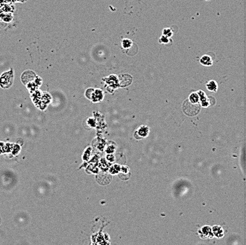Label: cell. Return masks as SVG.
Wrapping results in <instances>:
<instances>
[{
    "label": "cell",
    "instance_id": "3957f363",
    "mask_svg": "<svg viewBox=\"0 0 246 245\" xmlns=\"http://www.w3.org/2000/svg\"><path fill=\"white\" fill-rule=\"evenodd\" d=\"M132 45H133V42H132V40H131L130 39L124 38L121 41L122 48L125 50H128L129 49H130Z\"/></svg>",
    "mask_w": 246,
    "mask_h": 245
},
{
    "label": "cell",
    "instance_id": "6da1fadb",
    "mask_svg": "<svg viewBox=\"0 0 246 245\" xmlns=\"http://www.w3.org/2000/svg\"><path fill=\"white\" fill-rule=\"evenodd\" d=\"M13 78L12 71L3 73L0 78V86L4 88H9L13 83Z\"/></svg>",
    "mask_w": 246,
    "mask_h": 245
},
{
    "label": "cell",
    "instance_id": "8992f818",
    "mask_svg": "<svg viewBox=\"0 0 246 245\" xmlns=\"http://www.w3.org/2000/svg\"><path fill=\"white\" fill-rule=\"evenodd\" d=\"M158 42L160 44H163V45H168L170 42H172V40L171 38H167L166 36H164V35H162L160 37V38L158 40Z\"/></svg>",
    "mask_w": 246,
    "mask_h": 245
},
{
    "label": "cell",
    "instance_id": "277c9868",
    "mask_svg": "<svg viewBox=\"0 0 246 245\" xmlns=\"http://www.w3.org/2000/svg\"><path fill=\"white\" fill-rule=\"evenodd\" d=\"M206 86H207V88L209 90V91H212V92H216L218 88V85L217 82H216L215 81H212V80L209 81V82L207 83Z\"/></svg>",
    "mask_w": 246,
    "mask_h": 245
},
{
    "label": "cell",
    "instance_id": "7a4b0ae2",
    "mask_svg": "<svg viewBox=\"0 0 246 245\" xmlns=\"http://www.w3.org/2000/svg\"><path fill=\"white\" fill-rule=\"evenodd\" d=\"M199 62L202 66L211 67L213 64V59L211 56L208 55V54H204L199 59Z\"/></svg>",
    "mask_w": 246,
    "mask_h": 245
},
{
    "label": "cell",
    "instance_id": "52a82bcc",
    "mask_svg": "<svg viewBox=\"0 0 246 245\" xmlns=\"http://www.w3.org/2000/svg\"><path fill=\"white\" fill-rule=\"evenodd\" d=\"M199 95L197 93H192L190 96V100L191 102H193V103H197V102L199 101Z\"/></svg>",
    "mask_w": 246,
    "mask_h": 245
},
{
    "label": "cell",
    "instance_id": "5b68a950",
    "mask_svg": "<svg viewBox=\"0 0 246 245\" xmlns=\"http://www.w3.org/2000/svg\"><path fill=\"white\" fill-rule=\"evenodd\" d=\"M162 35L167 38H171L173 35V31H172L171 28H163V31H162Z\"/></svg>",
    "mask_w": 246,
    "mask_h": 245
}]
</instances>
